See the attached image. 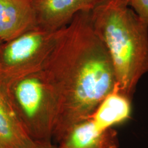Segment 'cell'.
Instances as JSON below:
<instances>
[{
  "mask_svg": "<svg viewBox=\"0 0 148 148\" xmlns=\"http://www.w3.org/2000/svg\"><path fill=\"white\" fill-rule=\"evenodd\" d=\"M105 0H36L37 27L55 31L80 12L91 11Z\"/></svg>",
  "mask_w": 148,
  "mask_h": 148,
  "instance_id": "8992f818",
  "label": "cell"
},
{
  "mask_svg": "<svg viewBox=\"0 0 148 148\" xmlns=\"http://www.w3.org/2000/svg\"><path fill=\"white\" fill-rule=\"evenodd\" d=\"M33 148H59L53 145L52 143H37L36 142Z\"/></svg>",
  "mask_w": 148,
  "mask_h": 148,
  "instance_id": "8fae6325",
  "label": "cell"
},
{
  "mask_svg": "<svg viewBox=\"0 0 148 148\" xmlns=\"http://www.w3.org/2000/svg\"><path fill=\"white\" fill-rule=\"evenodd\" d=\"M41 73L56 106L53 139L92 117L114 89L111 58L92 26L90 11L80 12L62 29Z\"/></svg>",
  "mask_w": 148,
  "mask_h": 148,
  "instance_id": "6da1fadb",
  "label": "cell"
},
{
  "mask_svg": "<svg viewBox=\"0 0 148 148\" xmlns=\"http://www.w3.org/2000/svg\"><path fill=\"white\" fill-rule=\"evenodd\" d=\"M0 141L6 148H33L36 144L23 127L14 109L8 87L1 76Z\"/></svg>",
  "mask_w": 148,
  "mask_h": 148,
  "instance_id": "52a82bcc",
  "label": "cell"
},
{
  "mask_svg": "<svg viewBox=\"0 0 148 148\" xmlns=\"http://www.w3.org/2000/svg\"><path fill=\"white\" fill-rule=\"evenodd\" d=\"M63 28V27H62ZM36 27L0 45V76L6 82L42 70L62 30Z\"/></svg>",
  "mask_w": 148,
  "mask_h": 148,
  "instance_id": "277c9868",
  "label": "cell"
},
{
  "mask_svg": "<svg viewBox=\"0 0 148 148\" xmlns=\"http://www.w3.org/2000/svg\"><path fill=\"white\" fill-rule=\"evenodd\" d=\"M127 3L148 25V0H127Z\"/></svg>",
  "mask_w": 148,
  "mask_h": 148,
  "instance_id": "30bf717a",
  "label": "cell"
},
{
  "mask_svg": "<svg viewBox=\"0 0 148 148\" xmlns=\"http://www.w3.org/2000/svg\"><path fill=\"white\" fill-rule=\"evenodd\" d=\"M92 26L113 64L119 91L131 98L148 72V25L127 0H105L90 11Z\"/></svg>",
  "mask_w": 148,
  "mask_h": 148,
  "instance_id": "7a4b0ae2",
  "label": "cell"
},
{
  "mask_svg": "<svg viewBox=\"0 0 148 148\" xmlns=\"http://www.w3.org/2000/svg\"><path fill=\"white\" fill-rule=\"evenodd\" d=\"M131 98L121 93L116 85L91 118L98 128L104 130L126 122L131 118Z\"/></svg>",
  "mask_w": 148,
  "mask_h": 148,
  "instance_id": "9c48e42d",
  "label": "cell"
},
{
  "mask_svg": "<svg viewBox=\"0 0 148 148\" xmlns=\"http://www.w3.org/2000/svg\"><path fill=\"white\" fill-rule=\"evenodd\" d=\"M2 43V41H1V40H0V45H1V43Z\"/></svg>",
  "mask_w": 148,
  "mask_h": 148,
  "instance_id": "4fadbf2b",
  "label": "cell"
},
{
  "mask_svg": "<svg viewBox=\"0 0 148 148\" xmlns=\"http://www.w3.org/2000/svg\"><path fill=\"white\" fill-rule=\"evenodd\" d=\"M36 0H0V40L9 41L37 27Z\"/></svg>",
  "mask_w": 148,
  "mask_h": 148,
  "instance_id": "5b68a950",
  "label": "cell"
},
{
  "mask_svg": "<svg viewBox=\"0 0 148 148\" xmlns=\"http://www.w3.org/2000/svg\"><path fill=\"white\" fill-rule=\"evenodd\" d=\"M5 83L29 137L35 142L52 143L56 106L41 71Z\"/></svg>",
  "mask_w": 148,
  "mask_h": 148,
  "instance_id": "3957f363",
  "label": "cell"
},
{
  "mask_svg": "<svg viewBox=\"0 0 148 148\" xmlns=\"http://www.w3.org/2000/svg\"><path fill=\"white\" fill-rule=\"evenodd\" d=\"M59 144V148H118L119 141L113 128L101 130L90 118L75 125Z\"/></svg>",
  "mask_w": 148,
  "mask_h": 148,
  "instance_id": "ba28073f",
  "label": "cell"
},
{
  "mask_svg": "<svg viewBox=\"0 0 148 148\" xmlns=\"http://www.w3.org/2000/svg\"><path fill=\"white\" fill-rule=\"evenodd\" d=\"M0 148H6L5 146L0 141Z\"/></svg>",
  "mask_w": 148,
  "mask_h": 148,
  "instance_id": "7c38bea8",
  "label": "cell"
}]
</instances>
